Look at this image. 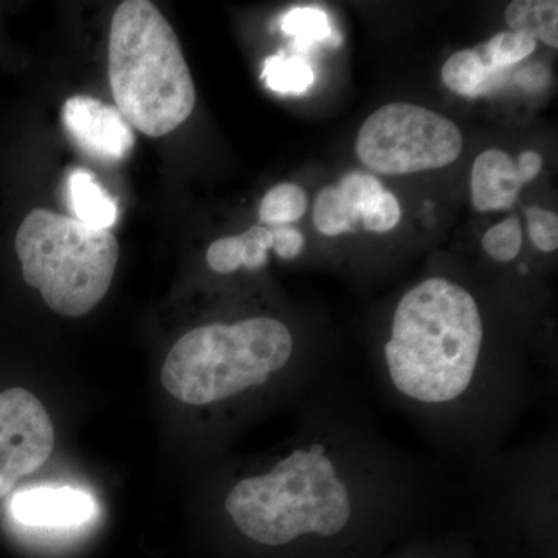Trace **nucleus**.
<instances>
[{"instance_id": "1", "label": "nucleus", "mask_w": 558, "mask_h": 558, "mask_svg": "<svg viewBox=\"0 0 558 558\" xmlns=\"http://www.w3.org/2000/svg\"><path fill=\"white\" fill-rule=\"evenodd\" d=\"M484 328L472 293L428 278L396 307L385 363L396 391L421 405H447L475 380Z\"/></svg>"}, {"instance_id": "2", "label": "nucleus", "mask_w": 558, "mask_h": 558, "mask_svg": "<svg viewBox=\"0 0 558 558\" xmlns=\"http://www.w3.org/2000/svg\"><path fill=\"white\" fill-rule=\"evenodd\" d=\"M226 509L245 537L279 548L340 537L354 520L355 499L332 453L314 442L290 451L269 472L240 481Z\"/></svg>"}, {"instance_id": "3", "label": "nucleus", "mask_w": 558, "mask_h": 558, "mask_svg": "<svg viewBox=\"0 0 558 558\" xmlns=\"http://www.w3.org/2000/svg\"><path fill=\"white\" fill-rule=\"evenodd\" d=\"M109 83L121 116L148 137L170 134L193 113V76L178 35L153 2L128 0L113 13Z\"/></svg>"}, {"instance_id": "4", "label": "nucleus", "mask_w": 558, "mask_h": 558, "mask_svg": "<svg viewBox=\"0 0 558 558\" xmlns=\"http://www.w3.org/2000/svg\"><path fill=\"white\" fill-rule=\"evenodd\" d=\"M293 354L292 332L277 318L201 326L172 347L161 384L180 402L209 405L264 387Z\"/></svg>"}, {"instance_id": "5", "label": "nucleus", "mask_w": 558, "mask_h": 558, "mask_svg": "<svg viewBox=\"0 0 558 558\" xmlns=\"http://www.w3.org/2000/svg\"><path fill=\"white\" fill-rule=\"evenodd\" d=\"M22 278L39 290L47 306L64 317L89 314L109 292L119 263L110 230L47 208H33L13 234Z\"/></svg>"}, {"instance_id": "6", "label": "nucleus", "mask_w": 558, "mask_h": 558, "mask_svg": "<svg viewBox=\"0 0 558 558\" xmlns=\"http://www.w3.org/2000/svg\"><path fill=\"white\" fill-rule=\"evenodd\" d=\"M464 140L453 121L422 106L392 102L373 113L359 132L355 150L385 175L439 170L461 156Z\"/></svg>"}, {"instance_id": "7", "label": "nucleus", "mask_w": 558, "mask_h": 558, "mask_svg": "<svg viewBox=\"0 0 558 558\" xmlns=\"http://www.w3.org/2000/svg\"><path fill=\"white\" fill-rule=\"evenodd\" d=\"M53 447V424L40 400L24 388L0 392V498L43 468Z\"/></svg>"}, {"instance_id": "8", "label": "nucleus", "mask_w": 558, "mask_h": 558, "mask_svg": "<svg viewBox=\"0 0 558 558\" xmlns=\"http://www.w3.org/2000/svg\"><path fill=\"white\" fill-rule=\"evenodd\" d=\"M62 123L84 153L105 163H119L130 156L135 134L119 109L97 98H69L62 108Z\"/></svg>"}, {"instance_id": "9", "label": "nucleus", "mask_w": 558, "mask_h": 558, "mask_svg": "<svg viewBox=\"0 0 558 558\" xmlns=\"http://www.w3.org/2000/svg\"><path fill=\"white\" fill-rule=\"evenodd\" d=\"M13 512L31 526H75L90 519L94 501L75 488H35L14 497Z\"/></svg>"}, {"instance_id": "10", "label": "nucleus", "mask_w": 558, "mask_h": 558, "mask_svg": "<svg viewBox=\"0 0 558 558\" xmlns=\"http://www.w3.org/2000/svg\"><path fill=\"white\" fill-rule=\"evenodd\" d=\"M521 178L515 160L499 149L484 150L472 170V199L478 211H501L519 199Z\"/></svg>"}, {"instance_id": "11", "label": "nucleus", "mask_w": 558, "mask_h": 558, "mask_svg": "<svg viewBox=\"0 0 558 558\" xmlns=\"http://www.w3.org/2000/svg\"><path fill=\"white\" fill-rule=\"evenodd\" d=\"M68 189L70 207L76 215L75 219L100 230H109L117 222L119 209L116 201L102 189L92 172H70Z\"/></svg>"}, {"instance_id": "12", "label": "nucleus", "mask_w": 558, "mask_h": 558, "mask_svg": "<svg viewBox=\"0 0 558 558\" xmlns=\"http://www.w3.org/2000/svg\"><path fill=\"white\" fill-rule=\"evenodd\" d=\"M512 32L524 33L546 46L558 47V2L556 0H517L506 10Z\"/></svg>"}, {"instance_id": "13", "label": "nucleus", "mask_w": 558, "mask_h": 558, "mask_svg": "<svg viewBox=\"0 0 558 558\" xmlns=\"http://www.w3.org/2000/svg\"><path fill=\"white\" fill-rule=\"evenodd\" d=\"M442 80L451 90L462 97H478L490 90L492 84L499 80L481 58L478 47L461 50L451 54L442 68Z\"/></svg>"}, {"instance_id": "14", "label": "nucleus", "mask_w": 558, "mask_h": 558, "mask_svg": "<svg viewBox=\"0 0 558 558\" xmlns=\"http://www.w3.org/2000/svg\"><path fill=\"white\" fill-rule=\"evenodd\" d=\"M362 219V209L354 204L339 185L329 186L318 194L314 207V223L326 236H340L354 230Z\"/></svg>"}, {"instance_id": "15", "label": "nucleus", "mask_w": 558, "mask_h": 558, "mask_svg": "<svg viewBox=\"0 0 558 558\" xmlns=\"http://www.w3.org/2000/svg\"><path fill=\"white\" fill-rule=\"evenodd\" d=\"M263 80L277 94L300 95L310 89L315 76L306 61L278 53L264 62Z\"/></svg>"}, {"instance_id": "16", "label": "nucleus", "mask_w": 558, "mask_h": 558, "mask_svg": "<svg viewBox=\"0 0 558 558\" xmlns=\"http://www.w3.org/2000/svg\"><path fill=\"white\" fill-rule=\"evenodd\" d=\"M537 49V40L519 32L498 33L486 44L478 46L481 58L488 69L501 72L526 60Z\"/></svg>"}, {"instance_id": "17", "label": "nucleus", "mask_w": 558, "mask_h": 558, "mask_svg": "<svg viewBox=\"0 0 558 558\" xmlns=\"http://www.w3.org/2000/svg\"><path fill=\"white\" fill-rule=\"evenodd\" d=\"M307 196L295 183H281L264 196L259 219L271 226L295 222L306 213Z\"/></svg>"}, {"instance_id": "18", "label": "nucleus", "mask_w": 558, "mask_h": 558, "mask_svg": "<svg viewBox=\"0 0 558 558\" xmlns=\"http://www.w3.org/2000/svg\"><path fill=\"white\" fill-rule=\"evenodd\" d=\"M279 27L284 35L295 38L299 46H307L330 36L328 14L317 7H296L288 11L281 17Z\"/></svg>"}, {"instance_id": "19", "label": "nucleus", "mask_w": 558, "mask_h": 558, "mask_svg": "<svg viewBox=\"0 0 558 558\" xmlns=\"http://www.w3.org/2000/svg\"><path fill=\"white\" fill-rule=\"evenodd\" d=\"M521 244H523V231L520 220L512 216L492 227L484 234L483 247L490 258L499 263H509L519 256Z\"/></svg>"}, {"instance_id": "20", "label": "nucleus", "mask_w": 558, "mask_h": 558, "mask_svg": "<svg viewBox=\"0 0 558 558\" xmlns=\"http://www.w3.org/2000/svg\"><path fill=\"white\" fill-rule=\"evenodd\" d=\"M247 259V245L244 236L222 238L213 242L207 252V263L218 274H233L245 266Z\"/></svg>"}, {"instance_id": "21", "label": "nucleus", "mask_w": 558, "mask_h": 558, "mask_svg": "<svg viewBox=\"0 0 558 558\" xmlns=\"http://www.w3.org/2000/svg\"><path fill=\"white\" fill-rule=\"evenodd\" d=\"M527 229L535 247L553 253L558 247V218L556 213L539 207L526 208Z\"/></svg>"}, {"instance_id": "22", "label": "nucleus", "mask_w": 558, "mask_h": 558, "mask_svg": "<svg viewBox=\"0 0 558 558\" xmlns=\"http://www.w3.org/2000/svg\"><path fill=\"white\" fill-rule=\"evenodd\" d=\"M400 218H402V209H400L399 201L396 199L395 194L384 191L379 199L374 202L373 207L363 215L362 220L366 230L385 233V231L395 229Z\"/></svg>"}, {"instance_id": "23", "label": "nucleus", "mask_w": 558, "mask_h": 558, "mask_svg": "<svg viewBox=\"0 0 558 558\" xmlns=\"http://www.w3.org/2000/svg\"><path fill=\"white\" fill-rule=\"evenodd\" d=\"M245 245H247V259H245V269L258 270L267 264V252L274 245L271 231L264 227H252V229L242 233Z\"/></svg>"}, {"instance_id": "24", "label": "nucleus", "mask_w": 558, "mask_h": 558, "mask_svg": "<svg viewBox=\"0 0 558 558\" xmlns=\"http://www.w3.org/2000/svg\"><path fill=\"white\" fill-rule=\"evenodd\" d=\"M270 231L274 236L271 248L277 252L279 258L293 259L303 252L304 236L299 230L290 229V227H277Z\"/></svg>"}, {"instance_id": "25", "label": "nucleus", "mask_w": 558, "mask_h": 558, "mask_svg": "<svg viewBox=\"0 0 558 558\" xmlns=\"http://www.w3.org/2000/svg\"><path fill=\"white\" fill-rule=\"evenodd\" d=\"M543 160L539 154L534 153V150H526V153L521 154L519 161H517V168H519V172L521 178H523L524 183L531 182L542 171Z\"/></svg>"}]
</instances>
